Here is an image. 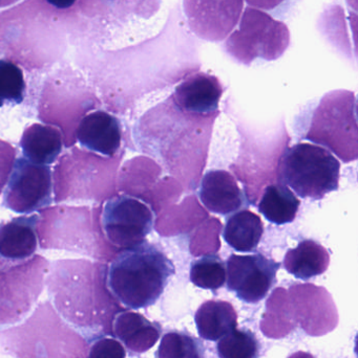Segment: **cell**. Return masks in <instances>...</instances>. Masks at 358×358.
<instances>
[{
	"label": "cell",
	"mask_w": 358,
	"mask_h": 358,
	"mask_svg": "<svg viewBox=\"0 0 358 358\" xmlns=\"http://www.w3.org/2000/svg\"><path fill=\"white\" fill-rule=\"evenodd\" d=\"M284 1L285 0H246L249 6L261 8V10H273Z\"/></svg>",
	"instance_id": "cell-31"
},
{
	"label": "cell",
	"mask_w": 358,
	"mask_h": 358,
	"mask_svg": "<svg viewBox=\"0 0 358 358\" xmlns=\"http://www.w3.org/2000/svg\"><path fill=\"white\" fill-rule=\"evenodd\" d=\"M340 164L327 149L301 143L282 159L280 178L302 198L319 200L338 189Z\"/></svg>",
	"instance_id": "cell-5"
},
{
	"label": "cell",
	"mask_w": 358,
	"mask_h": 358,
	"mask_svg": "<svg viewBox=\"0 0 358 358\" xmlns=\"http://www.w3.org/2000/svg\"><path fill=\"white\" fill-rule=\"evenodd\" d=\"M76 138L90 152L117 157L122 144L121 123L106 111H90L80 122Z\"/></svg>",
	"instance_id": "cell-14"
},
{
	"label": "cell",
	"mask_w": 358,
	"mask_h": 358,
	"mask_svg": "<svg viewBox=\"0 0 358 358\" xmlns=\"http://www.w3.org/2000/svg\"><path fill=\"white\" fill-rule=\"evenodd\" d=\"M107 268L98 261H56L46 282L59 315L88 340L113 334V320L123 311L107 287Z\"/></svg>",
	"instance_id": "cell-1"
},
{
	"label": "cell",
	"mask_w": 358,
	"mask_h": 358,
	"mask_svg": "<svg viewBox=\"0 0 358 358\" xmlns=\"http://www.w3.org/2000/svg\"><path fill=\"white\" fill-rule=\"evenodd\" d=\"M118 157H105L73 148L59 159L54 170L55 202L111 199L115 187Z\"/></svg>",
	"instance_id": "cell-4"
},
{
	"label": "cell",
	"mask_w": 358,
	"mask_h": 358,
	"mask_svg": "<svg viewBox=\"0 0 358 358\" xmlns=\"http://www.w3.org/2000/svg\"><path fill=\"white\" fill-rule=\"evenodd\" d=\"M113 334L128 351L140 355L155 346L160 338L161 327L141 313L123 310L113 320Z\"/></svg>",
	"instance_id": "cell-18"
},
{
	"label": "cell",
	"mask_w": 358,
	"mask_h": 358,
	"mask_svg": "<svg viewBox=\"0 0 358 358\" xmlns=\"http://www.w3.org/2000/svg\"><path fill=\"white\" fill-rule=\"evenodd\" d=\"M16 157V148L10 143L0 140V195L12 173Z\"/></svg>",
	"instance_id": "cell-30"
},
{
	"label": "cell",
	"mask_w": 358,
	"mask_h": 358,
	"mask_svg": "<svg viewBox=\"0 0 358 358\" xmlns=\"http://www.w3.org/2000/svg\"><path fill=\"white\" fill-rule=\"evenodd\" d=\"M240 19L239 27L225 43L227 54L237 62L248 65L258 57L277 60L290 45L287 25L267 13L247 8Z\"/></svg>",
	"instance_id": "cell-6"
},
{
	"label": "cell",
	"mask_w": 358,
	"mask_h": 358,
	"mask_svg": "<svg viewBox=\"0 0 358 358\" xmlns=\"http://www.w3.org/2000/svg\"><path fill=\"white\" fill-rule=\"evenodd\" d=\"M48 3L54 6L55 8H69L75 3L76 0H46Z\"/></svg>",
	"instance_id": "cell-32"
},
{
	"label": "cell",
	"mask_w": 358,
	"mask_h": 358,
	"mask_svg": "<svg viewBox=\"0 0 358 358\" xmlns=\"http://www.w3.org/2000/svg\"><path fill=\"white\" fill-rule=\"evenodd\" d=\"M264 234L260 216L252 210H244L227 219L223 238L237 252H249L256 250Z\"/></svg>",
	"instance_id": "cell-22"
},
{
	"label": "cell",
	"mask_w": 358,
	"mask_h": 358,
	"mask_svg": "<svg viewBox=\"0 0 358 358\" xmlns=\"http://www.w3.org/2000/svg\"><path fill=\"white\" fill-rule=\"evenodd\" d=\"M195 324L204 340L216 341L224 338L237 328V315L233 305L224 301H207L195 313Z\"/></svg>",
	"instance_id": "cell-21"
},
{
	"label": "cell",
	"mask_w": 358,
	"mask_h": 358,
	"mask_svg": "<svg viewBox=\"0 0 358 358\" xmlns=\"http://www.w3.org/2000/svg\"><path fill=\"white\" fill-rule=\"evenodd\" d=\"M39 212L37 236L43 250H69L103 262L120 252L103 233L101 206H56Z\"/></svg>",
	"instance_id": "cell-3"
},
{
	"label": "cell",
	"mask_w": 358,
	"mask_h": 358,
	"mask_svg": "<svg viewBox=\"0 0 358 358\" xmlns=\"http://www.w3.org/2000/svg\"><path fill=\"white\" fill-rule=\"evenodd\" d=\"M52 192L50 167L19 157L4 191V206L16 213L31 214L52 203Z\"/></svg>",
	"instance_id": "cell-10"
},
{
	"label": "cell",
	"mask_w": 358,
	"mask_h": 358,
	"mask_svg": "<svg viewBox=\"0 0 358 358\" xmlns=\"http://www.w3.org/2000/svg\"><path fill=\"white\" fill-rule=\"evenodd\" d=\"M291 306L296 323L310 336H323L338 325V309L324 288L312 285L291 288Z\"/></svg>",
	"instance_id": "cell-13"
},
{
	"label": "cell",
	"mask_w": 358,
	"mask_h": 358,
	"mask_svg": "<svg viewBox=\"0 0 358 358\" xmlns=\"http://www.w3.org/2000/svg\"><path fill=\"white\" fill-rule=\"evenodd\" d=\"M200 199L207 210L227 215L243 206V192L228 172L212 170L202 178Z\"/></svg>",
	"instance_id": "cell-17"
},
{
	"label": "cell",
	"mask_w": 358,
	"mask_h": 358,
	"mask_svg": "<svg viewBox=\"0 0 358 358\" xmlns=\"http://www.w3.org/2000/svg\"><path fill=\"white\" fill-rule=\"evenodd\" d=\"M38 220V215H25L0 223V255L2 258L12 262L32 258L37 250Z\"/></svg>",
	"instance_id": "cell-16"
},
{
	"label": "cell",
	"mask_w": 358,
	"mask_h": 358,
	"mask_svg": "<svg viewBox=\"0 0 358 358\" xmlns=\"http://www.w3.org/2000/svg\"><path fill=\"white\" fill-rule=\"evenodd\" d=\"M330 264V255L324 246L313 240H304L296 248L288 250L284 267L296 279L309 280L323 275Z\"/></svg>",
	"instance_id": "cell-20"
},
{
	"label": "cell",
	"mask_w": 358,
	"mask_h": 358,
	"mask_svg": "<svg viewBox=\"0 0 358 358\" xmlns=\"http://www.w3.org/2000/svg\"><path fill=\"white\" fill-rule=\"evenodd\" d=\"M281 263L262 254L237 256L227 260V287L235 292L240 300L250 304L262 301L275 283Z\"/></svg>",
	"instance_id": "cell-11"
},
{
	"label": "cell",
	"mask_w": 358,
	"mask_h": 358,
	"mask_svg": "<svg viewBox=\"0 0 358 358\" xmlns=\"http://www.w3.org/2000/svg\"><path fill=\"white\" fill-rule=\"evenodd\" d=\"M223 92L218 78L200 73L187 78L176 88L174 99L186 113L207 115L218 109Z\"/></svg>",
	"instance_id": "cell-15"
},
{
	"label": "cell",
	"mask_w": 358,
	"mask_h": 358,
	"mask_svg": "<svg viewBox=\"0 0 358 358\" xmlns=\"http://www.w3.org/2000/svg\"><path fill=\"white\" fill-rule=\"evenodd\" d=\"M243 0H184V13L191 31L203 40L226 39L239 23Z\"/></svg>",
	"instance_id": "cell-12"
},
{
	"label": "cell",
	"mask_w": 358,
	"mask_h": 358,
	"mask_svg": "<svg viewBox=\"0 0 358 358\" xmlns=\"http://www.w3.org/2000/svg\"><path fill=\"white\" fill-rule=\"evenodd\" d=\"M20 147L27 161L35 165L50 166L62 151L63 136L54 126L33 124L23 131Z\"/></svg>",
	"instance_id": "cell-19"
},
{
	"label": "cell",
	"mask_w": 358,
	"mask_h": 358,
	"mask_svg": "<svg viewBox=\"0 0 358 358\" xmlns=\"http://www.w3.org/2000/svg\"><path fill=\"white\" fill-rule=\"evenodd\" d=\"M25 88L22 71L11 61L0 60V108L4 105L20 104Z\"/></svg>",
	"instance_id": "cell-27"
},
{
	"label": "cell",
	"mask_w": 358,
	"mask_h": 358,
	"mask_svg": "<svg viewBox=\"0 0 358 358\" xmlns=\"http://www.w3.org/2000/svg\"><path fill=\"white\" fill-rule=\"evenodd\" d=\"M300 204V199L287 185H273L265 189L259 210L269 222L282 225L296 219Z\"/></svg>",
	"instance_id": "cell-24"
},
{
	"label": "cell",
	"mask_w": 358,
	"mask_h": 358,
	"mask_svg": "<svg viewBox=\"0 0 358 358\" xmlns=\"http://www.w3.org/2000/svg\"><path fill=\"white\" fill-rule=\"evenodd\" d=\"M288 358H315L310 353L303 352V351H298V352L294 353L291 357Z\"/></svg>",
	"instance_id": "cell-33"
},
{
	"label": "cell",
	"mask_w": 358,
	"mask_h": 358,
	"mask_svg": "<svg viewBox=\"0 0 358 358\" xmlns=\"http://www.w3.org/2000/svg\"><path fill=\"white\" fill-rule=\"evenodd\" d=\"M158 358H204V347L193 336L170 332L162 338Z\"/></svg>",
	"instance_id": "cell-28"
},
{
	"label": "cell",
	"mask_w": 358,
	"mask_h": 358,
	"mask_svg": "<svg viewBox=\"0 0 358 358\" xmlns=\"http://www.w3.org/2000/svg\"><path fill=\"white\" fill-rule=\"evenodd\" d=\"M296 326L298 323L287 292L277 288L267 301L266 313L261 321V330L267 338L280 340L291 334Z\"/></svg>",
	"instance_id": "cell-23"
},
{
	"label": "cell",
	"mask_w": 358,
	"mask_h": 358,
	"mask_svg": "<svg viewBox=\"0 0 358 358\" xmlns=\"http://www.w3.org/2000/svg\"><path fill=\"white\" fill-rule=\"evenodd\" d=\"M98 99L83 88H63L48 85L42 92L38 106V117L48 125L60 128L63 144L67 148L75 145L78 126L88 113L98 107Z\"/></svg>",
	"instance_id": "cell-8"
},
{
	"label": "cell",
	"mask_w": 358,
	"mask_h": 358,
	"mask_svg": "<svg viewBox=\"0 0 358 358\" xmlns=\"http://www.w3.org/2000/svg\"><path fill=\"white\" fill-rule=\"evenodd\" d=\"M191 281L203 289L216 290L226 282L224 262L216 255H208L198 259L191 265Z\"/></svg>",
	"instance_id": "cell-25"
},
{
	"label": "cell",
	"mask_w": 358,
	"mask_h": 358,
	"mask_svg": "<svg viewBox=\"0 0 358 358\" xmlns=\"http://www.w3.org/2000/svg\"><path fill=\"white\" fill-rule=\"evenodd\" d=\"M90 343L88 358H126L125 349L116 338L104 336Z\"/></svg>",
	"instance_id": "cell-29"
},
{
	"label": "cell",
	"mask_w": 358,
	"mask_h": 358,
	"mask_svg": "<svg viewBox=\"0 0 358 358\" xmlns=\"http://www.w3.org/2000/svg\"><path fill=\"white\" fill-rule=\"evenodd\" d=\"M174 275L172 261L144 240L116 255L107 268V287L128 308H146L159 300Z\"/></svg>",
	"instance_id": "cell-2"
},
{
	"label": "cell",
	"mask_w": 358,
	"mask_h": 358,
	"mask_svg": "<svg viewBox=\"0 0 358 358\" xmlns=\"http://www.w3.org/2000/svg\"><path fill=\"white\" fill-rule=\"evenodd\" d=\"M220 358H258L260 344L252 332L235 328L218 344Z\"/></svg>",
	"instance_id": "cell-26"
},
{
	"label": "cell",
	"mask_w": 358,
	"mask_h": 358,
	"mask_svg": "<svg viewBox=\"0 0 358 358\" xmlns=\"http://www.w3.org/2000/svg\"><path fill=\"white\" fill-rule=\"evenodd\" d=\"M101 224L106 239L123 250L144 241L153 229V214L144 202L136 198L115 196L102 208Z\"/></svg>",
	"instance_id": "cell-9"
},
{
	"label": "cell",
	"mask_w": 358,
	"mask_h": 358,
	"mask_svg": "<svg viewBox=\"0 0 358 358\" xmlns=\"http://www.w3.org/2000/svg\"><path fill=\"white\" fill-rule=\"evenodd\" d=\"M48 271V261L41 256L0 268V327L17 323L33 308Z\"/></svg>",
	"instance_id": "cell-7"
}]
</instances>
